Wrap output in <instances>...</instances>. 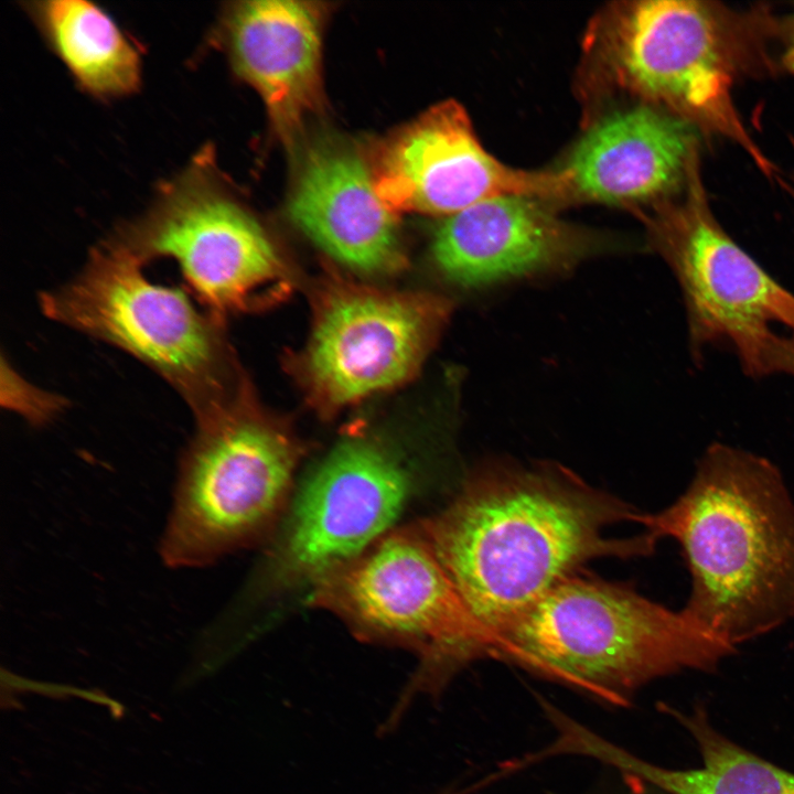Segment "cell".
<instances>
[{
    "mask_svg": "<svg viewBox=\"0 0 794 794\" xmlns=\"http://www.w3.org/2000/svg\"><path fill=\"white\" fill-rule=\"evenodd\" d=\"M636 511L556 464H493L420 524L438 559L491 634L586 562L653 552L648 532L610 537Z\"/></svg>",
    "mask_w": 794,
    "mask_h": 794,
    "instance_id": "obj_1",
    "label": "cell"
},
{
    "mask_svg": "<svg viewBox=\"0 0 794 794\" xmlns=\"http://www.w3.org/2000/svg\"><path fill=\"white\" fill-rule=\"evenodd\" d=\"M634 522L678 543L683 611L720 641L737 650L794 619V500L769 459L715 442L674 503Z\"/></svg>",
    "mask_w": 794,
    "mask_h": 794,
    "instance_id": "obj_2",
    "label": "cell"
},
{
    "mask_svg": "<svg viewBox=\"0 0 794 794\" xmlns=\"http://www.w3.org/2000/svg\"><path fill=\"white\" fill-rule=\"evenodd\" d=\"M737 650L634 589L575 573L492 633L490 657L627 706L648 682L713 670Z\"/></svg>",
    "mask_w": 794,
    "mask_h": 794,
    "instance_id": "obj_3",
    "label": "cell"
},
{
    "mask_svg": "<svg viewBox=\"0 0 794 794\" xmlns=\"http://www.w3.org/2000/svg\"><path fill=\"white\" fill-rule=\"evenodd\" d=\"M144 266L107 238L69 282L40 294L44 315L135 356L165 379L195 420L235 396L221 318L179 288L147 279Z\"/></svg>",
    "mask_w": 794,
    "mask_h": 794,
    "instance_id": "obj_4",
    "label": "cell"
},
{
    "mask_svg": "<svg viewBox=\"0 0 794 794\" xmlns=\"http://www.w3.org/2000/svg\"><path fill=\"white\" fill-rule=\"evenodd\" d=\"M310 602L361 639L415 652L411 694H440L468 664L489 657L492 634L468 608L420 524L388 532L312 581Z\"/></svg>",
    "mask_w": 794,
    "mask_h": 794,
    "instance_id": "obj_5",
    "label": "cell"
},
{
    "mask_svg": "<svg viewBox=\"0 0 794 794\" xmlns=\"http://www.w3.org/2000/svg\"><path fill=\"white\" fill-rule=\"evenodd\" d=\"M652 223L656 249L683 292L696 354L727 344L752 376H794V294L716 219L695 162L684 187Z\"/></svg>",
    "mask_w": 794,
    "mask_h": 794,
    "instance_id": "obj_6",
    "label": "cell"
},
{
    "mask_svg": "<svg viewBox=\"0 0 794 794\" xmlns=\"http://www.w3.org/2000/svg\"><path fill=\"white\" fill-rule=\"evenodd\" d=\"M297 458L294 443L239 397L196 421L162 539L165 564L204 566L262 538L286 506Z\"/></svg>",
    "mask_w": 794,
    "mask_h": 794,
    "instance_id": "obj_7",
    "label": "cell"
},
{
    "mask_svg": "<svg viewBox=\"0 0 794 794\" xmlns=\"http://www.w3.org/2000/svg\"><path fill=\"white\" fill-rule=\"evenodd\" d=\"M107 239L143 266L174 259L193 297L219 318L249 308L285 273L262 226L225 187L212 144L160 182L149 207Z\"/></svg>",
    "mask_w": 794,
    "mask_h": 794,
    "instance_id": "obj_8",
    "label": "cell"
},
{
    "mask_svg": "<svg viewBox=\"0 0 794 794\" xmlns=\"http://www.w3.org/2000/svg\"><path fill=\"white\" fill-rule=\"evenodd\" d=\"M745 26L715 3L639 1L616 19L611 55L630 89L700 131L734 142L764 174L774 176V165L750 136L733 100Z\"/></svg>",
    "mask_w": 794,
    "mask_h": 794,
    "instance_id": "obj_9",
    "label": "cell"
},
{
    "mask_svg": "<svg viewBox=\"0 0 794 794\" xmlns=\"http://www.w3.org/2000/svg\"><path fill=\"white\" fill-rule=\"evenodd\" d=\"M410 492L398 459L380 443H340L299 494L270 559L275 586L312 582L387 534Z\"/></svg>",
    "mask_w": 794,
    "mask_h": 794,
    "instance_id": "obj_10",
    "label": "cell"
},
{
    "mask_svg": "<svg viewBox=\"0 0 794 794\" xmlns=\"http://www.w3.org/2000/svg\"><path fill=\"white\" fill-rule=\"evenodd\" d=\"M372 178L394 214L450 216L501 196L570 195L562 170H519L490 154L464 109L453 101L434 106L393 136L380 148Z\"/></svg>",
    "mask_w": 794,
    "mask_h": 794,
    "instance_id": "obj_11",
    "label": "cell"
},
{
    "mask_svg": "<svg viewBox=\"0 0 794 794\" xmlns=\"http://www.w3.org/2000/svg\"><path fill=\"white\" fill-rule=\"evenodd\" d=\"M448 314L441 299L342 289L324 302L305 356L309 384L341 406L396 385L418 366Z\"/></svg>",
    "mask_w": 794,
    "mask_h": 794,
    "instance_id": "obj_12",
    "label": "cell"
},
{
    "mask_svg": "<svg viewBox=\"0 0 794 794\" xmlns=\"http://www.w3.org/2000/svg\"><path fill=\"white\" fill-rule=\"evenodd\" d=\"M321 35L318 4L253 0L228 4L210 43L258 93L275 129L290 141L303 118L320 105Z\"/></svg>",
    "mask_w": 794,
    "mask_h": 794,
    "instance_id": "obj_13",
    "label": "cell"
},
{
    "mask_svg": "<svg viewBox=\"0 0 794 794\" xmlns=\"http://www.w3.org/2000/svg\"><path fill=\"white\" fill-rule=\"evenodd\" d=\"M591 240L528 196H501L447 216L438 226L432 259L463 288L564 271L592 250Z\"/></svg>",
    "mask_w": 794,
    "mask_h": 794,
    "instance_id": "obj_14",
    "label": "cell"
},
{
    "mask_svg": "<svg viewBox=\"0 0 794 794\" xmlns=\"http://www.w3.org/2000/svg\"><path fill=\"white\" fill-rule=\"evenodd\" d=\"M699 132L657 105L615 111L583 135L562 169L570 195L607 204L672 197L700 159Z\"/></svg>",
    "mask_w": 794,
    "mask_h": 794,
    "instance_id": "obj_15",
    "label": "cell"
},
{
    "mask_svg": "<svg viewBox=\"0 0 794 794\" xmlns=\"http://www.w3.org/2000/svg\"><path fill=\"white\" fill-rule=\"evenodd\" d=\"M288 214L318 247L345 266L384 273L403 265L396 214L378 197L361 158L340 143L323 141L310 149Z\"/></svg>",
    "mask_w": 794,
    "mask_h": 794,
    "instance_id": "obj_16",
    "label": "cell"
},
{
    "mask_svg": "<svg viewBox=\"0 0 794 794\" xmlns=\"http://www.w3.org/2000/svg\"><path fill=\"white\" fill-rule=\"evenodd\" d=\"M697 743L698 769L655 765L607 741L587 728L573 737L572 751L597 759L622 774L668 794H794V774L738 745L715 729L702 709L675 712Z\"/></svg>",
    "mask_w": 794,
    "mask_h": 794,
    "instance_id": "obj_17",
    "label": "cell"
},
{
    "mask_svg": "<svg viewBox=\"0 0 794 794\" xmlns=\"http://www.w3.org/2000/svg\"><path fill=\"white\" fill-rule=\"evenodd\" d=\"M22 7L81 90L112 100L141 88L139 45L98 4L44 0L23 2Z\"/></svg>",
    "mask_w": 794,
    "mask_h": 794,
    "instance_id": "obj_18",
    "label": "cell"
},
{
    "mask_svg": "<svg viewBox=\"0 0 794 794\" xmlns=\"http://www.w3.org/2000/svg\"><path fill=\"white\" fill-rule=\"evenodd\" d=\"M9 407L15 408L23 416L35 422L51 420L63 407L62 399L46 394L20 378L9 368Z\"/></svg>",
    "mask_w": 794,
    "mask_h": 794,
    "instance_id": "obj_19",
    "label": "cell"
},
{
    "mask_svg": "<svg viewBox=\"0 0 794 794\" xmlns=\"http://www.w3.org/2000/svg\"><path fill=\"white\" fill-rule=\"evenodd\" d=\"M780 41V64L794 75V10L775 26Z\"/></svg>",
    "mask_w": 794,
    "mask_h": 794,
    "instance_id": "obj_20",
    "label": "cell"
},
{
    "mask_svg": "<svg viewBox=\"0 0 794 794\" xmlns=\"http://www.w3.org/2000/svg\"><path fill=\"white\" fill-rule=\"evenodd\" d=\"M455 794H458V793H455Z\"/></svg>",
    "mask_w": 794,
    "mask_h": 794,
    "instance_id": "obj_21",
    "label": "cell"
}]
</instances>
